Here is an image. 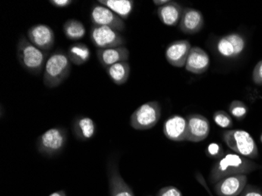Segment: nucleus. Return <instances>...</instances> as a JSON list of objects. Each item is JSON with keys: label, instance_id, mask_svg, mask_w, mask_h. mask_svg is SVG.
<instances>
[{"label": "nucleus", "instance_id": "1", "mask_svg": "<svg viewBox=\"0 0 262 196\" xmlns=\"http://www.w3.org/2000/svg\"><path fill=\"white\" fill-rule=\"evenodd\" d=\"M260 166L251 160L235 153H226L213 165L210 171V181L215 185L223 178L235 175H247Z\"/></svg>", "mask_w": 262, "mask_h": 196}, {"label": "nucleus", "instance_id": "2", "mask_svg": "<svg viewBox=\"0 0 262 196\" xmlns=\"http://www.w3.org/2000/svg\"><path fill=\"white\" fill-rule=\"evenodd\" d=\"M72 63L63 51L53 53L46 62L43 70V83L47 88H55L69 78Z\"/></svg>", "mask_w": 262, "mask_h": 196}, {"label": "nucleus", "instance_id": "3", "mask_svg": "<svg viewBox=\"0 0 262 196\" xmlns=\"http://www.w3.org/2000/svg\"><path fill=\"white\" fill-rule=\"evenodd\" d=\"M17 57L24 69L32 75H39L44 70L47 54L21 35L17 46Z\"/></svg>", "mask_w": 262, "mask_h": 196}, {"label": "nucleus", "instance_id": "4", "mask_svg": "<svg viewBox=\"0 0 262 196\" xmlns=\"http://www.w3.org/2000/svg\"><path fill=\"white\" fill-rule=\"evenodd\" d=\"M223 140L234 153L248 159L258 156L257 144L251 134L242 129H228L223 133Z\"/></svg>", "mask_w": 262, "mask_h": 196}, {"label": "nucleus", "instance_id": "5", "mask_svg": "<svg viewBox=\"0 0 262 196\" xmlns=\"http://www.w3.org/2000/svg\"><path fill=\"white\" fill-rule=\"evenodd\" d=\"M161 113V106L158 101H148L141 104L132 113L129 124L137 130H148L158 123Z\"/></svg>", "mask_w": 262, "mask_h": 196}, {"label": "nucleus", "instance_id": "6", "mask_svg": "<svg viewBox=\"0 0 262 196\" xmlns=\"http://www.w3.org/2000/svg\"><path fill=\"white\" fill-rule=\"evenodd\" d=\"M68 141L67 131L63 127H52L41 134L36 142L40 154L52 157L61 153Z\"/></svg>", "mask_w": 262, "mask_h": 196}, {"label": "nucleus", "instance_id": "7", "mask_svg": "<svg viewBox=\"0 0 262 196\" xmlns=\"http://www.w3.org/2000/svg\"><path fill=\"white\" fill-rule=\"evenodd\" d=\"M91 42L98 49L123 47L125 39L120 32L104 26H93L90 33Z\"/></svg>", "mask_w": 262, "mask_h": 196}, {"label": "nucleus", "instance_id": "8", "mask_svg": "<svg viewBox=\"0 0 262 196\" xmlns=\"http://www.w3.org/2000/svg\"><path fill=\"white\" fill-rule=\"evenodd\" d=\"M91 19L94 26L111 28L120 32L124 31L126 28L124 20L121 17L100 4L93 6Z\"/></svg>", "mask_w": 262, "mask_h": 196}, {"label": "nucleus", "instance_id": "9", "mask_svg": "<svg viewBox=\"0 0 262 196\" xmlns=\"http://www.w3.org/2000/svg\"><path fill=\"white\" fill-rule=\"evenodd\" d=\"M246 39L239 33H230L222 36L217 40L216 49L217 52L225 58L239 57L245 51Z\"/></svg>", "mask_w": 262, "mask_h": 196}, {"label": "nucleus", "instance_id": "10", "mask_svg": "<svg viewBox=\"0 0 262 196\" xmlns=\"http://www.w3.org/2000/svg\"><path fill=\"white\" fill-rule=\"evenodd\" d=\"M29 40L42 51H48L54 47L55 35L50 26L39 24L29 28L27 32Z\"/></svg>", "mask_w": 262, "mask_h": 196}, {"label": "nucleus", "instance_id": "11", "mask_svg": "<svg viewBox=\"0 0 262 196\" xmlns=\"http://www.w3.org/2000/svg\"><path fill=\"white\" fill-rule=\"evenodd\" d=\"M188 133L186 141L190 142H201L209 136L210 131L208 119L200 114L190 115L187 117Z\"/></svg>", "mask_w": 262, "mask_h": 196}, {"label": "nucleus", "instance_id": "12", "mask_svg": "<svg viewBox=\"0 0 262 196\" xmlns=\"http://www.w3.org/2000/svg\"><path fill=\"white\" fill-rule=\"evenodd\" d=\"M247 185V175L227 177L216 183L214 191L219 196H239Z\"/></svg>", "mask_w": 262, "mask_h": 196}, {"label": "nucleus", "instance_id": "13", "mask_svg": "<svg viewBox=\"0 0 262 196\" xmlns=\"http://www.w3.org/2000/svg\"><path fill=\"white\" fill-rule=\"evenodd\" d=\"M188 133L187 119L179 115H173L165 121L163 134L172 141L181 142L186 141Z\"/></svg>", "mask_w": 262, "mask_h": 196}, {"label": "nucleus", "instance_id": "14", "mask_svg": "<svg viewBox=\"0 0 262 196\" xmlns=\"http://www.w3.org/2000/svg\"><path fill=\"white\" fill-rule=\"evenodd\" d=\"M192 46L188 40H177L166 47L165 56L169 64L173 67L182 68L186 64L187 58Z\"/></svg>", "mask_w": 262, "mask_h": 196}, {"label": "nucleus", "instance_id": "15", "mask_svg": "<svg viewBox=\"0 0 262 196\" xmlns=\"http://www.w3.org/2000/svg\"><path fill=\"white\" fill-rule=\"evenodd\" d=\"M210 66V57L204 50L194 47L190 50L185 69L193 74L200 75L207 72Z\"/></svg>", "mask_w": 262, "mask_h": 196}, {"label": "nucleus", "instance_id": "16", "mask_svg": "<svg viewBox=\"0 0 262 196\" xmlns=\"http://www.w3.org/2000/svg\"><path fill=\"white\" fill-rule=\"evenodd\" d=\"M110 196H135L130 187L123 179L117 165L110 161L108 166Z\"/></svg>", "mask_w": 262, "mask_h": 196}, {"label": "nucleus", "instance_id": "17", "mask_svg": "<svg viewBox=\"0 0 262 196\" xmlns=\"http://www.w3.org/2000/svg\"><path fill=\"white\" fill-rule=\"evenodd\" d=\"M204 25V18L200 10L193 8H185L183 10L179 28L185 34L197 33L200 32Z\"/></svg>", "mask_w": 262, "mask_h": 196}, {"label": "nucleus", "instance_id": "18", "mask_svg": "<svg viewBox=\"0 0 262 196\" xmlns=\"http://www.w3.org/2000/svg\"><path fill=\"white\" fill-rule=\"evenodd\" d=\"M129 57V51L123 46L114 48L97 50V57L101 66L106 69L117 63L127 61Z\"/></svg>", "mask_w": 262, "mask_h": 196}, {"label": "nucleus", "instance_id": "19", "mask_svg": "<svg viewBox=\"0 0 262 196\" xmlns=\"http://www.w3.org/2000/svg\"><path fill=\"white\" fill-rule=\"evenodd\" d=\"M73 132L79 141H88L96 134V124L88 116H79L73 121Z\"/></svg>", "mask_w": 262, "mask_h": 196}, {"label": "nucleus", "instance_id": "20", "mask_svg": "<svg viewBox=\"0 0 262 196\" xmlns=\"http://www.w3.org/2000/svg\"><path fill=\"white\" fill-rule=\"evenodd\" d=\"M183 9L178 3L170 1L163 7H158L157 14L162 23L167 26H176L182 19Z\"/></svg>", "mask_w": 262, "mask_h": 196}, {"label": "nucleus", "instance_id": "21", "mask_svg": "<svg viewBox=\"0 0 262 196\" xmlns=\"http://www.w3.org/2000/svg\"><path fill=\"white\" fill-rule=\"evenodd\" d=\"M98 3L114 12L123 20L129 17L135 5L133 0H99Z\"/></svg>", "mask_w": 262, "mask_h": 196}, {"label": "nucleus", "instance_id": "22", "mask_svg": "<svg viewBox=\"0 0 262 196\" xmlns=\"http://www.w3.org/2000/svg\"><path fill=\"white\" fill-rule=\"evenodd\" d=\"M106 72L111 80L118 85H123L129 79L130 66L127 61L117 63L106 69Z\"/></svg>", "mask_w": 262, "mask_h": 196}, {"label": "nucleus", "instance_id": "23", "mask_svg": "<svg viewBox=\"0 0 262 196\" xmlns=\"http://www.w3.org/2000/svg\"><path fill=\"white\" fill-rule=\"evenodd\" d=\"M67 54L71 63L75 66H80L89 60L91 51L86 44L78 42L69 47Z\"/></svg>", "mask_w": 262, "mask_h": 196}, {"label": "nucleus", "instance_id": "24", "mask_svg": "<svg viewBox=\"0 0 262 196\" xmlns=\"http://www.w3.org/2000/svg\"><path fill=\"white\" fill-rule=\"evenodd\" d=\"M63 31L67 39L78 41L82 39L86 35V29L80 20L69 19L63 26Z\"/></svg>", "mask_w": 262, "mask_h": 196}, {"label": "nucleus", "instance_id": "25", "mask_svg": "<svg viewBox=\"0 0 262 196\" xmlns=\"http://www.w3.org/2000/svg\"><path fill=\"white\" fill-rule=\"evenodd\" d=\"M229 113L237 119H244L248 114L249 109L245 103L241 101H232L229 104Z\"/></svg>", "mask_w": 262, "mask_h": 196}, {"label": "nucleus", "instance_id": "26", "mask_svg": "<svg viewBox=\"0 0 262 196\" xmlns=\"http://www.w3.org/2000/svg\"><path fill=\"white\" fill-rule=\"evenodd\" d=\"M213 118L216 124L220 127L224 128V129L231 128L233 126L232 117L226 112L222 111V110L215 112L213 114Z\"/></svg>", "mask_w": 262, "mask_h": 196}, {"label": "nucleus", "instance_id": "27", "mask_svg": "<svg viewBox=\"0 0 262 196\" xmlns=\"http://www.w3.org/2000/svg\"><path fill=\"white\" fill-rule=\"evenodd\" d=\"M206 153L207 156L216 159H220L225 155L222 146L217 143H210L208 144Z\"/></svg>", "mask_w": 262, "mask_h": 196}, {"label": "nucleus", "instance_id": "28", "mask_svg": "<svg viewBox=\"0 0 262 196\" xmlns=\"http://www.w3.org/2000/svg\"><path fill=\"white\" fill-rule=\"evenodd\" d=\"M157 196H183L182 191L174 186H166L161 188Z\"/></svg>", "mask_w": 262, "mask_h": 196}, {"label": "nucleus", "instance_id": "29", "mask_svg": "<svg viewBox=\"0 0 262 196\" xmlns=\"http://www.w3.org/2000/svg\"><path fill=\"white\" fill-rule=\"evenodd\" d=\"M253 81L256 85H262V60H260L253 70Z\"/></svg>", "mask_w": 262, "mask_h": 196}, {"label": "nucleus", "instance_id": "30", "mask_svg": "<svg viewBox=\"0 0 262 196\" xmlns=\"http://www.w3.org/2000/svg\"><path fill=\"white\" fill-rule=\"evenodd\" d=\"M239 196H262V192L252 185H247Z\"/></svg>", "mask_w": 262, "mask_h": 196}, {"label": "nucleus", "instance_id": "31", "mask_svg": "<svg viewBox=\"0 0 262 196\" xmlns=\"http://www.w3.org/2000/svg\"><path fill=\"white\" fill-rule=\"evenodd\" d=\"M49 3L54 7L62 9L69 7V5L73 4V0H51Z\"/></svg>", "mask_w": 262, "mask_h": 196}, {"label": "nucleus", "instance_id": "32", "mask_svg": "<svg viewBox=\"0 0 262 196\" xmlns=\"http://www.w3.org/2000/svg\"><path fill=\"white\" fill-rule=\"evenodd\" d=\"M170 2V0H154V1H153L155 5L159 7H163V6L166 5V4Z\"/></svg>", "mask_w": 262, "mask_h": 196}, {"label": "nucleus", "instance_id": "33", "mask_svg": "<svg viewBox=\"0 0 262 196\" xmlns=\"http://www.w3.org/2000/svg\"><path fill=\"white\" fill-rule=\"evenodd\" d=\"M49 196H67L66 195V191L64 190H59V191L53 192L52 194H50Z\"/></svg>", "mask_w": 262, "mask_h": 196}, {"label": "nucleus", "instance_id": "34", "mask_svg": "<svg viewBox=\"0 0 262 196\" xmlns=\"http://www.w3.org/2000/svg\"><path fill=\"white\" fill-rule=\"evenodd\" d=\"M260 142L262 143V134H260Z\"/></svg>", "mask_w": 262, "mask_h": 196}, {"label": "nucleus", "instance_id": "35", "mask_svg": "<svg viewBox=\"0 0 262 196\" xmlns=\"http://www.w3.org/2000/svg\"><path fill=\"white\" fill-rule=\"evenodd\" d=\"M149 196H151V195H149Z\"/></svg>", "mask_w": 262, "mask_h": 196}]
</instances>
